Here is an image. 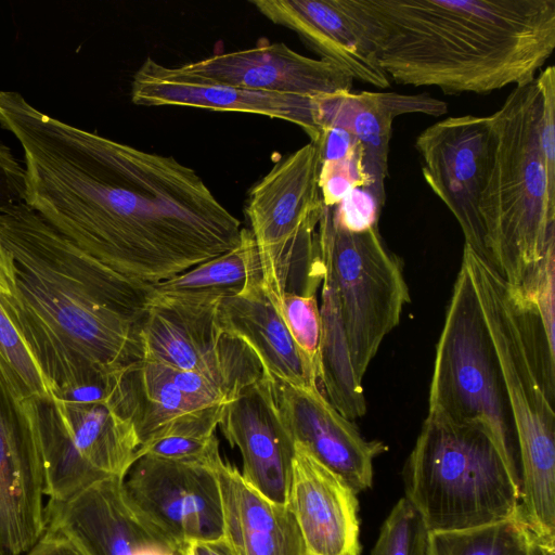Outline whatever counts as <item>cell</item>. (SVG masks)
I'll return each mask as SVG.
<instances>
[{
  "mask_svg": "<svg viewBox=\"0 0 555 555\" xmlns=\"http://www.w3.org/2000/svg\"><path fill=\"white\" fill-rule=\"evenodd\" d=\"M0 126L23 150L25 203L132 282L159 283L240 244V220L172 156L72 126L16 91H0Z\"/></svg>",
  "mask_w": 555,
  "mask_h": 555,
  "instance_id": "cell-1",
  "label": "cell"
},
{
  "mask_svg": "<svg viewBox=\"0 0 555 555\" xmlns=\"http://www.w3.org/2000/svg\"><path fill=\"white\" fill-rule=\"evenodd\" d=\"M149 285L108 269L25 202L0 212V305L50 395L108 402L114 376L141 360Z\"/></svg>",
  "mask_w": 555,
  "mask_h": 555,
  "instance_id": "cell-2",
  "label": "cell"
},
{
  "mask_svg": "<svg viewBox=\"0 0 555 555\" xmlns=\"http://www.w3.org/2000/svg\"><path fill=\"white\" fill-rule=\"evenodd\" d=\"M391 82L488 94L535 79L555 0H346Z\"/></svg>",
  "mask_w": 555,
  "mask_h": 555,
  "instance_id": "cell-3",
  "label": "cell"
},
{
  "mask_svg": "<svg viewBox=\"0 0 555 555\" xmlns=\"http://www.w3.org/2000/svg\"><path fill=\"white\" fill-rule=\"evenodd\" d=\"M462 260L477 291L513 415L522 516L538 535L555 539L554 337L535 305L467 245Z\"/></svg>",
  "mask_w": 555,
  "mask_h": 555,
  "instance_id": "cell-4",
  "label": "cell"
},
{
  "mask_svg": "<svg viewBox=\"0 0 555 555\" xmlns=\"http://www.w3.org/2000/svg\"><path fill=\"white\" fill-rule=\"evenodd\" d=\"M542 98L535 80L515 87L491 114L492 160L479 201L485 261L522 289L555 251V194L541 147Z\"/></svg>",
  "mask_w": 555,
  "mask_h": 555,
  "instance_id": "cell-5",
  "label": "cell"
},
{
  "mask_svg": "<svg viewBox=\"0 0 555 555\" xmlns=\"http://www.w3.org/2000/svg\"><path fill=\"white\" fill-rule=\"evenodd\" d=\"M405 496L430 532L457 531L521 513L520 489L490 433L428 412L403 469Z\"/></svg>",
  "mask_w": 555,
  "mask_h": 555,
  "instance_id": "cell-6",
  "label": "cell"
},
{
  "mask_svg": "<svg viewBox=\"0 0 555 555\" xmlns=\"http://www.w3.org/2000/svg\"><path fill=\"white\" fill-rule=\"evenodd\" d=\"M428 412L486 427L520 489L518 443L502 372L463 260L436 347Z\"/></svg>",
  "mask_w": 555,
  "mask_h": 555,
  "instance_id": "cell-7",
  "label": "cell"
},
{
  "mask_svg": "<svg viewBox=\"0 0 555 555\" xmlns=\"http://www.w3.org/2000/svg\"><path fill=\"white\" fill-rule=\"evenodd\" d=\"M319 150L309 142L279 160L249 191L246 216L262 285L279 311L282 296L308 282L317 267L323 210Z\"/></svg>",
  "mask_w": 555,
  "mask_h": 555,
  "instance_id": "cell-8",
  "label": "cell"
},
{
  "mask_svg": "<svg viewBox=\"0 0 555 555\" xmlns=\"http://www.w3.org/2000/svg\"><path fill=\"white\" fill-rule=\"evenodd\" d=\"M317 235L352 369L362 383L382 341L398 325L410 301L402 263L385 245L378 225L360 233L343 231L332 223V207H323Z\"/></svg>",
  "mask_w": 555,
  "mask_h": 555,
  "instance_id": "cell-9",
  "label": "cell"
},
{
  "mask_svg": "<svg viewBox=\"0 0 555 555\" xmlns=\"http://www.w3.org/2000/svg\"><path fill=\"white\" fill-rule=\"evenodd\" d=\"M27 400L49 502L67 501L108 477L125 478L140 444L132 425L108 402L67 401L52 396Z\"/></svg>",
  "mask_w": 555,
  "mask_h": 555,
  "instance_id": "cell-10",
  "label": "cell"
},
{
  "mask_svg": "<svg viewBox=\"0 0 555 555\" xmlns=\"http://www.w3.org/2000/svg\"><path fill=\"white\" fill-rule=\"evenodd\" d=\"M219 301L147 295L139 321L142 359L212 374L243 389L258 382L261 363L243 340L221 328Z\"/></svg>",
  "mask_w": 555,
  "mask_h": 555,
  "instance_id": "cell-11",
  "label": "cell"
},
{
  "mask_svg": "<svg viewBox=\"0 0 555 555\" xmlns=\"http://www.w3.org/2000/svg\"><path fill=\"white\" fill-rule=\"evenodd\" d=\"M425 182L456 219L467 245L485 258L479 201L494 149L491 116L448 117L415 140Z\"/></svg>",
  "mask_w": 555,
  "mask_h": 555,
  "instance_id": "cell-12",
  "label": "cell"
},
{
  "mask_svg": "<svg viewBox=\"0 0 555 555\" xmlns=\"http://www.w3.org/2000/svg\"><path fill=\"white\" fill-rule=\"evenodd\" d=\"M122 483L131 503L179 551L222 537L221 495L214 468L142 455Z\"/></svg>",
  "mask_w": 555,
  "mask_h": 555,
  "instance_id": "cell-13",
  "label": "cell"
},
{
  "mask_svg": "<svg viewBox=\"0 0 555 555\" xmlns=\"http://www.w3.org/2000/svg\"><path fill=\"white\" fill-rule=\"evenodd\" d=\"M42 459L28 400L0 363V555H24L44 533Z\"/></svg>",
  "mask_w": 555,
  "mask_h": 555,
  "instance_id": "cell-14",
  "label": "cell"
},
{
  "mask_svg": "<svg viewBox=\"0 0 555 555\" xmlns=\"http://www.w3.org/2000/svg\"><path fill=\"white\" fill-rule=\"evenodd\" d=\"M243 390L212 374L141 359L116 372L108 404L132 425L141 447Z\"/></svg>",
  "mask_w": 555,
  "mask_h": 555,
  "instance_id": "cell-15",
  "label": "cell"
},
{
  "mask_svg": "<svg viewBox=\"0 0 555 555\" xmlns=\"http://www.w3.org/2000/svg\"><path fill=\"white\" fill-rule=\"evenodd\" d=\"M124 478L108 477L64 502L46 503V526L83 555H180L131 503Z\"/></svg>",
  "mask_w": 555,
  "mask_h": 555,
  "instance_id": "cell-16",
  "label": "cell"
},
{
  "mask_svg": "<svg viewBox=\"0 0 555 555\" xmlns=\"http://www.w3.org/2000/svg\"><path fill=\"white\" fill-rule=\"evenodd\" d=\"M269 378L280 415L294 442L339 475L357 494L371 488L374 459L388 447L379 440L363 438L318 385L297 386Z\"/></svg>",
  "mask_w": 555,
  "mask_h": 555,
  "instance_id": "cell-17",
  "label": "cell"
},
{
  "mask_svg": "<svg viewBox=\"0 0 555 555\" xmlns=\"http://www.w3.org/2000/svg\"><path fill=\"white\" fill-rule=\"evenodd\" d=\"M177 68L205 81L310 99L350 91L353 81L327 61L311 59L285 43L266 40L253 48L212 54Z\"/></svg>",
  "mask_w": 555,
  "mask_h": 555,
  "instance_id": "cell-18",
  "label": "cell"
},
{
  "mask_svg": "<svg viewBox=\"0 0 555 555\" xmlns=\"http://www.w3.org/2000/svg\"><path fill=\"white\" fill-rule=\"evenodd\" d=\"M218 427L241 453L243 478L269 500L287 504L295 442L266 374L223 405Z\"/></svg>",
  "mask_w": 555,
  "mask_h": 555,
  "instance_id": "cell-19",
  "label": "cell"
},
{
  "mask_svg": "<svg viewBox=\"0 0 555 555\" xmlns=\"http://www.w3.org/2000/svg\"><path fill=\"white\" fill-rule=\"evenodd\" d=\"M131 101L143 106H185L282 119L300 127L311 142L321 132L314 120L313 99L201 80L151 57L133 75Z\"/></svg>",
  "mask_w": 555,
  "mask_h": 555,
  "instance_id": "cell-20",
  "label": "cell"
},
{
  "mask_svg": "<svg viewBox=\"0 0 555 555\" xmlns=\"http://www.w3.org/2000/svg\"><path fill=\"white\" fill-rule=\"evenodd\" d=\"M314 120L320 129L336 127L351 133L363 150V165L369 189L384 205L385 180L392 122L403 114L442 116L448 111L444 101L427 93L338 91L313 98Z\"/></svg>",
  "mask_w": 555,
  "mask_h": 555,
  "instance_id": "cell-21",
  "label": "cell"
},
{
  "mask_svg": "<svg viewBox=\"0 0 555 555\" xmlns=\"http://www.w3.org/2000/svg\"><path fill=\"white\" fill-rule=\"evenodd\" d=\"M249 3L274 24L294 30L321 60L338 66L353 80L378 88L390 86L372 43L346 0H253Z\"/></svg>",
  "mask_w": 555,
  "mask_h": 555,
  "instance_id": "cell-22",
  "label": "cell"
},
{
  "mask_svg": "<svg viewBox=\"0 0 555 555\" xmlns=\"http://www.w3.org/2000/svg\"><path fill=\"white\" fill-rule=\"evenodd\" d=\"M287 505L311 555L360 547L357 493L297 442Z\"/></svg>",
  "mask_w": 555,
  "mask_h": 555,
  "instance_id": "cell-23",
  "label": "cell"
},
{
  "mask_svg": "<svg viewBox=\"0 0 555 555\" xmlns=\"http://www.w3.org/2000/svg\"><path fill=\"white\" fill-rule=\"evenodd\" d=\"M222 504V537L234 555H311L287 504L269 500L221 460L215 467Z\"/></svg>",
  "mask_w": 555,
  "mask_h": 555,
  "instance_id": "cell-24",
  "label": "cell"
},
{
  "mask_svg": "<svg viewBox=\"0 0 555 555\" xmlns=\"http://www.w3.org/2000/svg\"><path fill=\"white\" fill-rule=\"evenodd\" d=\"M221 328L243 340L257 356L263 373L292 385H318V375L297 347L282 317L267 296L262 278L218 304Z\"/></svg>",
  "mask_w": 555,
  "mask_h": 555,
  "instance_id": "cell-25",
  "label": "cell"
},
{
  "mask_svg": "<svg viewBox=\"0 0 555 555\" xmlns=\"http://www.w3.org/2000/svg\"><path fill=\"white\" fill-rule=\"evenodd\" d=\"M261 276L254 236L242 229L240 244L180 274L149 285L147 295L192 300H211L240 294Z\"/></svg>",
  "mask_w": 555,
  "mask_h": 555,
  "instance_id": "cell-26",
  "label": "cell"
},
{
  "mask_svg": "<svg viewBox=\"0 0 555 555\" xmlns=\"http://www.w3.org/2000/svg\"><path fill=\"white\" fill-rule=\"evenodd\" d=\"M539 538L520 513L481 527L430 532V555H530Z\"/></svg>",
  "mask_w": 555,
  "mask_h": 555,
  "instance_id": "cell-27",
  "label": "cell"
},
{
  "mask_svg": "<svg viewBox=\"0 0 555 555\" xmlns=\"http://www.w3.org/2000/svg\"><path fill=\"white\" fill-rule=\"evenodd\" d=\"M371 555H430V531L406 498L387 516Z\"/></svg>",
  "mask_w": 555,
  "mask_h": 555,
  "instance_id": "cell-28",
  "label": "cell"
},
{
  "mask_svg": "<svg viewBox=\"0 0 555 555\" xmlns=\"http://www.w3.org/2000/svg\"><path fill=\"white\" fill-rule=\"evenodd\" d=\"M0 363L22 399L51 396L35 359L1 305Z\"/></svg>",
  "mask_w": 555,
  "mask_h": 555,
  "instance_id": "cell-29",
  "label": "cell"
},
{
  "mask_svg": "<svg viewBox=\"0 0 555 555\" xmlns=\"http://www.w3.org/2000/svg\"><path fill=\"white\" fill-rule=\"evenodd\" d=\"M279 313L297 347L317 372L319 382L322 321L315 294L285 293Z\"/></svg>",
  "mask_w": 555,
  "mask_h": 555,
  "instance_id": "cell-30",
  "label": "cell"
},
{
  "mask_svg": "<svg viewBox=\"0 0 555 555\" xmlns=\"http://www.w3.org/2000/svg\"><path fill=\"white\" fill-rule=\"evenodd\" d=\"M150 455L163 460L203 464L214 468L221 460L216 434L171 433L141 446L135 460Z\"/></svg>",
  "mask_w": 555,
  "mask_h": 555,
  "instance_id": "cell-31",
  "label": "cell"
},
{
  "mask_svg": "<svg viewBox=\"0 0 555 555\" xmlns=\"http://www.w3.org/2000/svg\"><path fill=\"white\" fill-rule=\"evenodd\" d=\"M358 186H370L361 146L344 158L321 163L319 188L324 206H336Z\"/></svg>",
  "mask_w": 555,
  "mask_h": 555,
  "instance_id": "cell-32",
  "label": "cell"
},
{
  "mask_svg": "<svg viewBox=\"0 0 555 555\" xmlns=\"http://www.w3.org/2000/svg\"><path fill=\"white\" fill-rule=\"evenodd\" d=\"M383 206L369 188L358 186L332 207V223L350 233L367 231L377 225Z\"/></svg>",
  "mask_w": 555,
  "mask_h": 555,
  "instance_id": "cell-33",
  "label": "cell"
},
{
  "mask_svg": "<svg viewBox=\"0 0 555 555\" xmlns=\"http://www.w3.org/2000/svg\"><path fill=\"white\" fill-rule=\"evenodd\" d=\"M535 83L542 98L541 147L547 172L548 186L555 194V68L550 65L543 69Z\"/></svg>",
  "mask_w": 555,
  "mask_h": 555,
  "instance_id": "cell-34",
  "label": "cell"
},
{
  "mask_svg": "<svg viewBox=\"0 0 555 555\" xmlns=\"http://www.w3.org/2000/svg\"><path fill=\"white\" fill-rule=\"evenodd\" d=\"M26 172L12 150L0 141V212L24 203Z\"/></svg>",
  "mask_w": 555,
  "mask_h": 555,
  "instance_id": "cell-35",
  "label": "cell"
},
{
  "mask_svg": "<svg viewBox=\"0 0 555 555\" xmlns=\"http://www.w3.org/2000/svg\"><path fill=\"white\" fill-rule=\"evenodd\" d=\"M314 143L319 150L320 163L344 158L361 146L351 133L336 127L321 129Z\"/></svg>",
  "mask_w": 555,
  "mask_h": 555,
  "instance_id": "cell-36",
  "label": "cell"
},
{
  "mask_svg": "<svg viewBox=\"0 0 555 555\" xmlns=\"http://www.w3.org/2000/svg\"><path fill=\"white\" fill-rule=\"evenodd\" d=\"M24 555H83L75 544L61 532L48 528L36 544Z\"/></svg>",
  "mask_w": 555,
  "mask_h": 555,
  "instance_id": "cell-37",
  "label": "cell"
},
{
  "mask_svg": "<svg viewBox=\"0 0 555 555\" xmlns=\"http://www.w3.org/2000/svg\"><path fill=\"white\" fill-rule=\"evenodd\" d=\"M193 544L195 555H234L231 546L223 537L198 541Z\"/></svg>",
  "mask_w": 555,
  "mask_h": 555,
  "instance_id": "cell-38",
  "label": "cell"
},
{
  "mask_svg": "<svg viewBox=\"0 0 555 555\" xmlns=\"http://www.w3.org/2000/svg\"><path fill=\"white\" fill-rule=\"evenodd\" d=\"M530 555H555V540L539 538L535 541Z\"/></svg>",
  "mask_w": 555,
  "mask_h": 555,
  "instance_id": "cell-39",
  "label": "cell"
},
{
  "mask_svg": "<svg viewBox=\"0 0 555 555\" xmlns=\"http://www.w3.org/2000/svg\"><path fill=\"white\" fill-rule=\"evenodd\" d=\"M180 555H195L193 544H189L179 551Z\"/></svg>",
  "mask_w": 555,
  "mask_h": 555,
  "instance_id": "cell-40",
  "label": "cell"
},
{
  "mask_svg": "<svg viewBox=\"0 0 555 555\" xmlns=\"http://www.w3.org/2000/svg\"><path fill=\"white\" fill-rule=\"evenodd\" d=\"M343 555H360V547L359 548H353Z\"/></svg>",
  "mask_w": 555,
  "mask_h": 555,
  "instance_id": "cell-41",
  "label": "cell"
}]
</instances>
